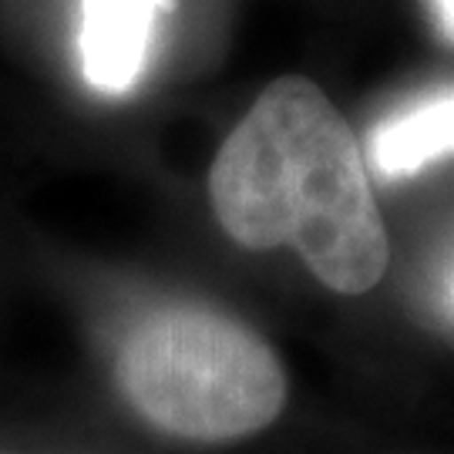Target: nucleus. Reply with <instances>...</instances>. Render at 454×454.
<instances>
[{
  "mask_svg": "<svg viewBox=\"0 0 454 454\" xmlns=\"http://www.w3.org/2000/svg\"><path fill=\"white\" fill-rule=\"evenodd\" d=\"M209 206L253 253L296 249L326 290L371 293L390 262L367 159L337 105L303 78L266 84L209 165Z\"/></svg>",
  "mask_w": 454,
  "mask_h": 454,
  "instance_id": "1",
  "label": "nucleus"
},
{
  "mask_svg": "<svg viewBox=\"0 0 454 454\" xmlns=\"http://www.w3.org/2000/svg\"><path fill=\"white\" fill-rule=\"evenodd\" d=\"M112 373L145 427L199 448L256 438L290 397L286 367L266 337L199 300L135 313L114 343Z\"/></svg>",
  "mask_w": 454,
  "mask_h": 454,
  "instance_id": "2",
  "label": "nucleus"
},
{
  "mask_svg": "<svg viewBox=\"0 0 454 454\" xmlns=\"http://www.w3.org/2000/svg\"><path fill=\"white\" fill-rule=\"evenodd\" d=\"M168 0H82L84 82L105 95L131 91L145 71L159 14Z\"/></svg>",
  "mask_w": 454,
  "mask_h": 454,
  "instance_id": "3",
  "label": "nucleus"
},
{
  "mask_svg": "<svg viewBox=\"0 0 454 454\" xmlns=\"http://www.w3.org/2000/svg\"><path fill=\"white\" fill-rule=\"evenodd\" d=\"M454 155V88L397 108L371 131V162L384 179H407Z\"/></svg>",
  "mask_w": 454,
  "mask_h": 454,
  "instance_id": "4",
  "label": "nucleus"
},
{
  "mask_svg": "<svg viewBox=\"0 0 454 454\" xmlns=\"http://www.w3.org/2000/svg\"><path fill=\"white\" fill-rule=\"evenodd\" d=\"M434 7H438V17L441 24L454 34V0H434Z\"/></svg>",
  "mask_w": 454,
  "mask_h": 454,
  "instance_id": "5",
  "label": "nucleus"
},
{
  "mask_svg": "<svg viewBox=\"0 0 454 454\" xmlns=\"http://www.w3.org/2000/svg\"><path fill=\"white\" fill-rule=\"evenodd\" d=\"M0 454H24V451H0Z\"/></svg>",
  "mask_w": 454,
  "mask_h": 454,
  "instance_id": "6",
  "label": "nucleus"
}]
</instances>
